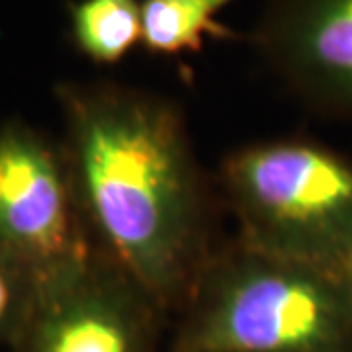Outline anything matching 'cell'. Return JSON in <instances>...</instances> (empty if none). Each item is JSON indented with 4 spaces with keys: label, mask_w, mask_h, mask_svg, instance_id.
Returning a JSON list of instances; mask_svg holds the SVG:
<instances>
[{
    "label": "cell",
    "mask_w": 352,
    "mask_h": 352,
    "mask_svg": "<svg viewBox=\"0 0 352 352\" xmlns=\"http://www.w3.org/2000/svg\"><path fill=\"white\" fill-rule=\"evenodd\" d=\"M39 284L24 272L0 258V344H12L25 325L38 296Z\"/></svg>",
    "instance_id": "cell-9"
},
{
    "label": "cell",
    "mask_w": 352,
    "mask_h": 352,
    "mask_svg": "<svg viewBox=\"0 0 352 352\" xmlns=\"http://www.w3.org/2000/svg\"><path fill=\"white\" fill-rule=\"evenodd\" d=\"M55 98L94 249L175 317L215 252L212 198L180 108L112 80L61 82Z\"/></svg>",
    "instance_id": "cell-1"
},
{
    "label": "cell",
    "mask_w": 352,
    "mask_h": 352,
    "mask_svg": "<svg viewBox=\"0 0 352 352\" xmlns=\"http://www.w3.org/2000/svg\"><path fill=\"white\" fill-rule=\"evenodd\" d=\"M241 245L342 272L352 252V157L307 135L249 143L219 168Z\"/></svg>",
    "instance_id": "cell-3"
},
{
    "label": "cell",
    "mask_w": 352,
    "mask_h": 352,
    "mask_svg": "<svg viewBox=\"0 0 352 352\" xmlns=\"http://www.w3.org/2000/svg\"><path fill=\"white\" fill-rule=\"evenodd\" d=\"M175 319L166 352H352L342 276L239 241L215 249Z\"/></svg>",
    "instance_id": "cell-2"
},
{
    "label": "cell",
    "mask_w": 352,
    "mask_h": 352,
    "mask_svg": "<svg viewBox=\"0 0 352 352\" xmlns=\"http://www.w3.org/2000/svg\"><path fill=\"white\" fill-rule=\"evenodd\" d=\"M251 43L303 110L352 126V0H264Z\"/></svg>",
    "instance_id": "cell-6"
},
{
    "label": "cell",
    "mask_w": 352,
    "mask_h": 352,
    "mask_svg": "<svg viewBox=\"0 0 352 352\" xmlns=\"http://www.w3.org/2000/svg\"><path fill=\"white\" fill-rule=\"evenodd\" d=\"M168 315L100 251L39 284L10 352H166Z\"/></svg>",
    "instance_id": "cell-5"
},
{
    "label": "cell",
    "mask_w": 352,
    "mask_h": 352,
    "mask_svg": "<svg viewBox=\"0 0 352 352\" xmlns=\"http://www.w3.org/2000/svg\"><path fill=\"white\" fill-rule=\"evenodd\" d=\"M235 0H141V45L153 55L196 53L206 38H233L217 14Z\"/></svg>",
    "instance_id": "cell-7"
},
{
    "label": "cell",
    "mask_w": 352,
    "mask_h": 352,
    "mask_svg": "<svg viewBox=\"0 0 352 352\" xmlns=\"http://www.w3.org/2000/svg\"><path fill=\"white\" fill-rule=\"evenodd\" d=\"M67 16L75 50L94 65H118L141 45V0H73Z\"/></svg>",
    "instance_id": "cell-8"
},
{
    "label": "cell",
    "mask_w": 352,
    "mask_h": 352,
    "mask_svg": "<svg viewBox=\"0 0 352 352\" xmlns=\"http://www.w3.org/2000/svg\"><path fill=\"white\" fill-rule=\"evenodd\" d=\"M94 252L59 143L22 120L0 126V258L43 284Z\"/></svg>",
    "instance_id": "cell-4"
},
{
    "label": "cell",
    "mask_w": 352,
    "mask_h": 352,
    "mask_svg": "<svg viewBox=\"0 0 352 352\" xmlns=\"http://www.w3.org/2000/svg\"><path fill=\"white\" fill-rule=\"evenodd\" d=\"M340 276H342V282L346 286V292H349L352 302V252L351 256H349V261H346V264H344V268H342V272H340Z\"/></svg>",
    "instance_id": "cell-10"
}]
</instances>
